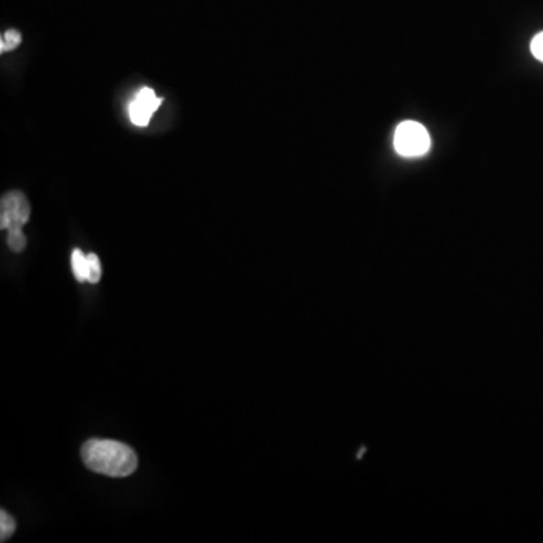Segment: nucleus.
Listing matches in <instances>:
<instances>
[{
  "mask_svg": "<svg viewBox=\"0 0 543 543\" xmlns=\"http://www.w3.org/2000/svg\"><path fill=\"white\" fill-rule=\"evenodd\" d=\"M88 263H89V275H88V283L97 284L101 278V265L99 256L96 254H88Z\"/></svg>",
  "mask_w": 543,
  "mask_h": 543,
  "instance_id": "9",
  "label": "nucleus"
},
{
  "mask_svg": "<svg viewBox=\"0 0 543 543\" xmlns=\"http://www.w3.org/2000/svg\"><path fill=\"white\" fill-rule=\"evenodd\" d=\"M161 105V97H157L151 88H142L129 105L131 122L138 127H147L148 122L151 121L152 115Z\"/></svg>",
  "mask_w": 543,
  "mask_h": 543,
  "instance_id": "4",
  "label": "nucleus"
},
{
  "mask_svg": "<svg viewBox=\"0 0 543 543\" xmlns=\"http://www.w3.org/2000/svg\"><path fill=\"white\" fill-rule=\"evenodd\" d=\"M82 461L88 470L109 477H127L135 473L138 456L126 444L112 439H89L83 444Z\"/></svg>",
  "mask_w": 543,
  "mask_h": 543,
  "instance_id": "1",
  "label": "nucleus"
},
{
  "mask_svg": "<svg viewBox=\"0 0 543 543\" xmlns=\"http://www.w3.org/2000/svg\"><path fill=\"white\" fill-rule=\"evenodd\" d=\"M71 269H73L74 277H76L78 283L88 281L89 263H88V256H85L80 249H74L73 254H71Z\"/></svg>",
  "mask_w": 543,
  "mask_h": 543,
  "instance_id": "5",
  "label": "nucleus"
},
{
  "mask_svg": "<svg viewBox=\"0 0 543 543\" xmlns=\"http://www.w3.org/2000/svg\"><path fill=\"white\" fill-rule=\"evenodd\" d=\"M22 44V34L16 31V29H9L5 32L0 39V52H11L14 48H17Z\"/></svg>",
  "mask_w": 543,
  "mask_h": 543,
  "instance_id": "6",
  "label": "nucleus"
},
{
  "mask_svg": "<svg viewBox=\"0 0 543 543\" xmlns=\"http://www.w3.org/2000/svg\"><path fill=\"white\" fill-rule=\"evenodd\" d=\"M8 246L14 253H22L26 248V237L22 230L8 231Z\"/></svg>",
  "mask_w": 543,
  "mask_h": 543,
  "instance_id": "8",
  "label": "nucleus"
},
{
  "mask_svg": "<svg viewBox=\"0 0 543 543\" xmlns=\"http://www.w3.org/2000/svg\"><path fill=\"white\" fill-rule=\"evenodd\" d=\"M31 217V205L22 192H8L0 203L2 230H22Z\"/></svg>",
  "mask_w": 543,
  "mask_h": 543,
  "instance_id": "3",
  "label": "nucleus"
},
{
  "mask_svg": "<svg viewBox=\"0 0 543 543\" xmlns=\"http://www.w3.org/2000/svg\"><path fill=\"white\" fill-rule=\"evenodd\" d=\"M16 528H17L16 519H14L9 513L2 510V512H0V540H2V542L8 540L9 538L14 535Z\"/></svg>",
  "mask_w": 543,
  "mask_h": 543,
  "instance_id": "7",
  "label": "nucleus"
},
{
  "mask_svg": "<svg viewBox=\"0 0 543 543\" xmlns=\"http://www.w3.org/2000/svg\"><path fill=\"white\" fill-rule=\"evenodd\" d=\"M432 147L431 135L426 127L417 121L399 124L394 133V148L402 157H422Z\"/></svg>",
  "mask_w": 543,
  "mask_h": 543,
  "instance_id": "2",
  "label": "nucleus"
},
{
  "mask_svg": "<svg viewBox=\"0 0 543 543\" xmlns=\"http://www.w3.org/2000/svg\"><path fill=\"white\" fill-rule=\"evenodd\" d=\"M531 53L538 61L543 62V32L538 34L531 41Z\"/></svg>",
  "mask_w": 543,
  "mask_h": 543,
  "instance_id": "10",
  "label": "nucleus"
}]
</instances>
